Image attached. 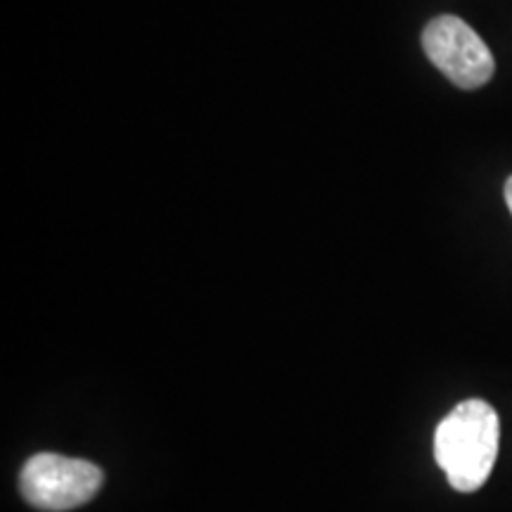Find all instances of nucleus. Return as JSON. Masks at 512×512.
I'll return each mask as SVG.
<instances>
[{"mask_svg":"<svg viewBox=\"0 0 512 512\" xmlns=\"http://www.w3.org/2000/svg\"><path fill=\"white\" fill-rule=\"evenodd\" d=\"M501 444V422L482 399L458 403L434 434V458L448 484L460 494L482 489L494 470Z\"/></svg>","mask_w":512,"mask_h":512,"instance_id":"obj_1","label":"nucleus"},{"mask_svg":"<svg viewBox=\"0 0 512 512\" xmlns=\"http://www.w3.org/2000/svg\"><path fill=\"white\" fill-rule=\"evenodd\" d=\"M505 202H508L510 214H512V176L505 181Z\"/></svg>","mask_w":512,"mask_h":512,"instance_id":"obj_4","label":"nucleus"},{"mask_svg":"<svg viewBox=\"0 0 512 512\" xmlns=\"http://www.w3.org/2000/svg\"><path fill=\"white\" fill-rule=\"evenodd\" d=\"M105 482V472L88 460L60 453H38L19 475L24 501L43 512H67L93 501Z\"/></svg>","mask_w":512,"mask_h":512,"instance_id":"obj_2","label":"nucleus"},{"mask_svg":"<svg viewBox=\"0 0 512 512\" xmlns=\"http://www.w3.org/2000/svg\"><path fill=\"white\" fill-rule=\"evenodd\" d=\"M422 48L448 81L477 91L494 79L496 62L482 36L456 15L434 17L422 31Z\"/></svg>","mask_w":512,"mask_h":512,"instance_id":"obj_3","label":"nucleus"}]
</instances>
